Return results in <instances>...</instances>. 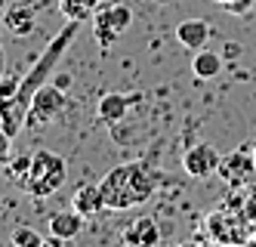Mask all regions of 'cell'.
<instances>
[{"label": "cell", "instance_id": "obj_2", "mask_svg": "<svg viewBox=\"0 0 256 247\" xmlns=\"http://www.w3.org/2000/svg\"><path fill=\"white\" fill-rule=\"evenodd\" d=\"M154 185H158V176L145 161L120 164L114 170H108L105 179L99 182L105 210H130V207H139L145 201H152L154 198Z\"/></svg>", "mask_w": 256, "mask_h": 247}, {"label": "cell", "instance_id": "obj_9", "mask_svg": "<svg viewBox=\"0 0 256 247\" xmlns=\"http://www.w3.org/2000/svg\"><path fill=\"white\" fill-rule=\"evenodd\" d=\"M210 34H213V28H210L207 19H186V22L176 25V41L186 50H194V53L207 47Z\"/></svg>", "mask_w": 256, "mask_h": 247}, {"label": "cell", "instance_id": "obj_13", "mask_svg": "<svg viewBox=\"0 0 256 247\" xmlns=\"http://www.w3.org/2000/svg\"><path fill=\"white\" fill-rule=\"evenodd\" d=\"M126 111H130V99L120 96V93H105V96L99 99V118L108 124V127H118Z\"/></svg>", "mask_w": 256, "mask_h": 247}, {"label": "cell", "instance_id": "obj_5", "mask_svg": "<svg viewBox=\"0 0 256 247\" xmlns=\"http://www.w3.org/2000/svg\"><path fill=\"white\" fill-rule=\"evenodd\" d=\"M62 108H65V93H62V87L59 84H44L38 90V96H34L31 108H28L25 127L40 130V127H46L56 115H62Z\"/></svg>", "mask_w": 256, "mask_h": 247}, {"label": "cell", "instance_id": "obj_11", "mask_svg": "<svg viewBox=\"0 0 256 247\" xmlns=\"http://www.w3.org/2000/svg\"><path fill=\"white\" fill-rule=\"evenodd\" d=\"M158 241H160V229L152 216H139L130 229L124 232L126 247H158Z\"/></svg>", "mask_w": 256, "mask_h": 247}, {"label": "cell", "instance_id": "obj_19", "mask_svg": "<svg viewBox=\"0 0 256 247\" xmlns=\"http://www.w3.org/2000/svg\"><path fill=\"white\" fill-rule=\"evenodd\" d=\"M213 4L226 7L228 13H238V16H247V13L253 10V0H213Z\"/></svg>", "mask_w": 256, "mask_h": 247}, {"label": "cell", "instance_id": "obj_4", "mask_svg": "<svg viewBox=\"0 0 256 247\" xmlns=\"http://www.w3.org/2000/svg\"><path fill=\"white\" fill-rule=\"evenodd\" d=\"M130 25H133V13L126 4H120V0H108V4H102L93 13V37L102 50L114 47L120 41V34Z\"/></svg>", "mask_w": 256, "mask_h": 247}, {"label": "cell", "instance_id": "obj_12", "mask_svg": "<svg viewBox=\"0 0 256 247\" xmlns=\"http://www.w3.org/2000/svg\"><path fill=\"white\" fill-rule=\"evenodd\" d=\"M84 219L86 216H80L78 210H59V213L50 216V235H59V238L74 241L84 232Z\"/></svg>", "mask_w": 256, "mask_h": 247}, {"label": "cell", "instance_id": "obj_3", "mask_svg": "<svg viewBox=\"0 0 256 247\" xmlns=\"http://www.w3.org/2000/svg\"><path fill=\"white\" fill-rule=\"evenodd\" d=\"M65 176H68L65 158L56 155V151H50V148H38L31 155V164H28L25 176L19 182L31 198H50L65 185Z\"/></svg>", "mask_w": 256, "mask_h": 247}, {"label": "cell", "instance_id": "obj_1", "mask_svg": "<svg viewBox=\"0 0 256 247\" xmlns=\"http://www.w3.org/2000/svg\"><path fill=\"white\" fill-rule=\"evenodd\" d=\"M78 28H80V22H68V25L46 44V50L38 56V59H34V65L22 74V81H19V87H16L12 96H10V99H0V127H4L12 139L25 130V118H28V108H31L34 96H38V90L46 84L50 74L56 71L59 59L65 56V50L71 47V41H74Z\"/></svg>", "mask_w": 256, "mask_h": 247}, {"label": "cell", "instance_id": "obj_18", "mask_svg": "<svg viewBox=\"0 0 256 247\" xmlns=\"http://www.w3.org/2000/svg\"><path fill=\"white\" fill-rule=\"evenodd\" d=\"M12 161V136L0 127V167H10Z\"/></svg>", "mask_w": 256, "mask_h": 247}, {"label": "cell", "instance_id": "obj_10", "mask_svg": "<svg viewBox=\"0 0 256 247\" xmlns=\"http://www.w3.org/2000/svg\"><path fill=\"white\" fill-rule=\"evenodd\" d=\"M71 204H74V210L80 216H86V219L96 216V213H102L105 210V201H102L99 182H84V185H78L74 195H71Z\"/></svg>", "mask_w": 256, "mask_h": 247}, {"label": "cell", "instance_id": "obj_14", "mask_svg": "<svg viewBox=\"0 0 256 247\" xmlns=\"http://www.w3.org/2000/svg\"><path fill=\"white\" fill-rule=\"evenodd\" d=\"M6 28L12 34H19V37L31 34V28H34V7L31 4H12V7H6Z\"/></svg>", "mask_w": 256, "mask_h": 247}, {"label": "cell", "instance_id": "obj_22", "mask_svg": "<svg viewBox=\"0 0 256 247\" xmlns=\"http://www.w3.org/2000/svg\"><path fill=\"white\" fill-rule=\"evenodd\" d=\"M102 4H108V0H90V7H93V13H96V10H99Z\"/></svg>", "mask_w": 256, "mask_h": 247}, {"label": "cell", "instance_id": "obj_23", "mask_svg": "<svg viewBox=\"0 0 256 247\" xmlns=\"http://www.w3.org/2000/svg\"><path fill=\"white\" fill-rule=\"evenodd\" d=\"M6 10V0H0V13H4Z\"/></svg>", "mask_w": 256, "mask_h": 247}, {"label": "cell", "instance_id": "obj_8", "mask_svg": "<svg viewBox=\"0 0 256 247\" xmlns=\"http://www.w3.org/2000/svg\"><path fill=\"white\" fill-rule=\"evenodd\" d=\"M244 216H234V213H226V210H219L207 219V229L216 241H222V244H244L247 241V232H244Z\"/></svg>", "mask_w": 256, "mask_h": 247}, {"label": "cell", "instance_id": "obj_20", "mask_svg": "<svg viewBox=\"0 0 256 247\" xmlns=\"http://www.w3.org/2000/svg\"><path fill=\"white\" fill-rule=\"evenodd\" d=\"M16 87H19V81H4V84H0V99H10L16 93Z\"/></svg>", "mask_w": 256, "mask_h": 247}, {"label": "cell", "instance_id": "obj_21", "mask_svg": "<svg viewBox=\"0 0 256 247\" xmlns=\"http://www.w3.org/2000/svg\"><path fill=\"white\" fill-rule=\"evenodd\" d=\"M44 247H71V241L59 238V235H50V238H44Z\"/></svg>", "mask_w": 256, "mask_h": 247}, {"label": "cell", "instance_id": "obj_15", "mask_svg": "<svg viewBox=\"0 0 256 247\" xmlns=\"http://www.w3.org/2000/svg\"><path fill=\"white\" fill-rule=\"evenodd\" d=\"M192 71H194V78L198 81H210L216 78L219 71H222V56H216L213 50H198L194 53V59H192Z\"/></svg>", "mask_w": 256, "mask_h": 247}, {"label": "cell", "instance_id": "obj_6", "mask_svg": "<svg viewBox=\"0 0 256 247\" xmlns=\"http://www.w3.org/2000/svg\"><path fill=\"white\" fill-rule=\"evenodd\" d=\"M219 164H222V158H219V151L207 142H198L192 145L186 155H182V170L192 176V179H210L219 173Z\"/></svg>", "mask_w": 256, "mask_h": 247}, {"label": "cell", "instance_id": "obj_16", "mask_svg": "<svg viewBox=\"0 0 256 247\" xmlns=\"http://www.w3.org/2000/svg\"><path fill=\"white\" fill-rule=\"evenodd\" d=\"M59 10L68 22H86V19L93 16V7H90L86 0H59Z\"/></svg>", "mask_w": 256, "mask_h": 247}, {"label": "cell", "instance_id": "obj_17", "mask_svg": "<svg viewBox=\"0 0 256 247\" xmlns=\"http://www.w3.org/2000/svg\"><path fill=\"white\" fill-rule=\"evenodd\" d=\"M10 241H12V247H44V235L34 232L31 225H19Z\"/></svg>", "mask_w": 256, "mask_h": 247}, {"label": "cell", "instance_id": "obj_7", "mask_svg": "<svg viewBox=\"0 0 256 247\" xmlns=\"http://www.w3.org/2000/svg\"><path fill=\"white\" fill-rule=\"evenodd\" d=\"M219 176H222L228 185L234 188H250L256 182V161H253V151H234L228 155L222 164H219Z\"/></svg>", "mask_w": 256, "mask_h": 247}, {"label": "cell", "instance_id": "obj_24", "mask_svg": "<svg viewBox=\"0 0 256 247\" xmlns=\"http://www.w3.org/2000/svg\"><path fill=\"white\" fill-rule=\"evenodd\" d=\"M253 161H256V145H253Z\"/></svg>", "mask_w": 256, "mask_h": 247}]
</instances>
